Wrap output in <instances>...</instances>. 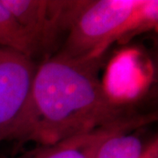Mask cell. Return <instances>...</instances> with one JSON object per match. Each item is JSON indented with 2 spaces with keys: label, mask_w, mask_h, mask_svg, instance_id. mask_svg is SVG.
<instances>
[{
  "label": "cell",
  "mask_w": 158,
  "mask_h": 158,
  "mask_svg": "<svg viewBox=\"0 0 158 158\" xmlns=\"http://www.w3.org/2000/svg\"><path fill=\"white\" fill-rule=\"evenodd\" d=\"M0 45L32 58L35 51L16 19L0 0Z\"/></svg>",
  "instance_id": "6"
},
{
  "label": "cell",
  "mask_w": 158,
  "mask_h": 158,
  "mask_svg": "<svg viewBox=\"0 0 158 158\" xmlns=\"http://www.w3.org/2000/svg\"><path fill=\"white\" fill-rule=\"evenodd\" d=\"M143 0L85 1L69 30L61 53L98 57L113 41L125 40L131 19Z\"/></svg>",
  "instance_id": "2"
},
{
  "label": "cell",
  "mask_w": 158,
  "mask_h": 158,
  "mask_svg": "<svg viewBox=\"0 0 158 158\" xmlns=\"http://www.w3.org/2000/svg\"><path fill=\"white\" fill-rule=\"evenodd\" d=\"M101 56L59 53L36 68L28 100L11 140L44 147L95 130L124 116L98 77Z\"/></svg>",
  "instance_id": "1"
},
{
  "label": "cell",
  "mask_w": 158,
  "mask_h": 158,
  "mask_svg": "<svg viewBox=\"0 0 158 158\" xmlns=\"http://www.w3.org/2000/svg\"><path fill=\"white\" fill-rule=\"evenodd\" d=\"M35 70L32 58L0 48V142L11 138L28 100Z\"/></svg>",
  "instance_id": "4"
},
{
  "label": "cell",
  "mask_w": 158,
  "mask_h": 158,
  "mask_svg": "<svg viewBox=\"0 0 158 158\" xmlns=\"http://www.w3.org/2000/svg\"><path fill=\"white\" fill-rule=\"evenodd\" d=\"M16 19L35 54L49 50L63 31H69L85 1L1 0Z\"/></svg>",
  "instance_id": "3"
},
{
  "label": "cell",
  "mask_w": 158,
  "mask_h": 158,
  "mask_svg": "<svg viewBox=\"0 0 158 158\" xmlns=\"http://www.w3.org/2000/svg\"><path fill=\"white\" fill-rule=\"evenodd\" d=\"M142 142L134 134H121L113 136L100 148L97 158H140Z\"/></svg>",
  "instance_id": "7"
},
{
  "label": "cell",
  "mask_w": 158,
  "mask_h": 158,
  "mask_svg": "<svg viewBox=\"0 0 158 158\" xmlns=\"http://www.w3.org/2000/svg\"><path fill=\"white\" fill-rule=\"evenodd\" d=\"M140 158H158L157 141L149 145V147L146 149H142Z\"/></svg>",
  "instance_id": "8"
},
{
  "label": "cell",
  "mask_w": 158,
  "mask_h": 158,
  "mask_svg": "<svg viewBox=\"0 0 158 158\" xmlns=\"http://www.w3.org/2000/svg\"><path fill=\"white\" fill-rule=\"evenodd\" d=\"M156 119L155 114L124 115L88 133L44 147L28 158H97L102 145L113 136L127 134Z\"/></svg>",
  "instance_id": "5"
}]
</instances>
